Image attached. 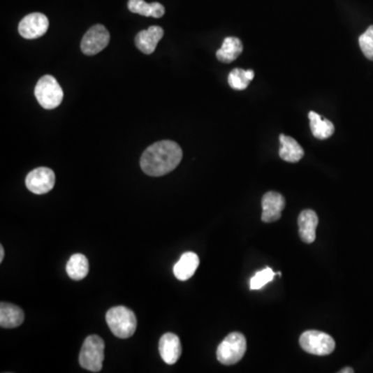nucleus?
<instances>
[{
    "label": "nucleus",
    "mask_w": 373,
    "mask_h": 373,
    "mask_svg": "<svg viewBox=\"0 0 373 373\" xmlns=\"http://www.w3.org/2000/svg\"><path fill=\"white\" fill-rule=\"evenodd\" d=\"M183 159V151L175 141L163 140L145 149L140 159L143 173L151 177H162L175 170Z\"/></svg>",
    "instance_id": "f257e3e1"
},
{
    "label": "nucleus",
    "mask_w": 373,
    "mask_h": 373,
    "mask_svg": "<svg viewBox=\"0 0 373 373\" xmlns=\"http://www.w3.org/2000/svg\"><path fill=\"white\" fill-rule=\"evenodd\" d=\"M106 321L110 331L121 339L130 338L136 331V315L124 306H117L107 311Z\"/></svg>",
    "instance_id": "f03ea898"
},
{
    "label": "nucleus",
    "mask_w": 373,
    "mask_h": 373,
    "mask_svg": "<svg viewBox=\"0 0 373 373\" xmlns=\"http://www.w3.org/2000/svg\"><path fill=\"white\" fill-rule=\"evenodd\" d=\"M105 342L100 336L87 337L81 347L79 363L81 367L92 372H100L105 359Z\"/></svg>",
    "instance_id": "7ed1b4c3"
},
{
    "label": "nucleus",
    "mask_w": 373,
    "mask_h": 373,
    "mask_svg": "<svg viewBox=\"0 0 373 373\" xmlns=\"http://www.w3.org/2000/svg\"><path fill=\"white\" fill-rule=\"evenodd\" d=\"M247 349L245 336L239 332H233L225 337L219 344L217 359L223 365H235L243 359Z\"/></svg>",
    "instance_id": "20e7f679"
},
{
    "label": "nucleus",
    "mask_w": 373,
    "mask_h": 373,
    "mask_svg": "<svg viewBox=\"0 0 373 373\" xmlns=\"http://www.w3.org/2000/svg\"><path fill=\"white\" fill-rule=\"evenodd\" d=\"M36 100L43 108H57L64 98V92L57 79L50 75H45L36 83L34 89Z\"/></svg>",
    "instance_id": "39448f33"
},
{
    "label": "nucleus",
    "mask_w": 373,
    "mask_h": 373,
    "mask_svg": "<svg viewBox=\"0 0 373 373\" xmlns=\"http://www.w3.org/2000/svg\"><path fill=\"white\" fill-rule=\"evenodd\" d=\"M300 345L308 353L316 356H328L335 349V340L321 331L304 332L300 337Z\"/></svg>",
    "instance_id": "423d86ee"
},
{
    "label": "nucleus",
    "mask_w": 373,
    "mask_h": 373,
    "mask_svg": "<svg viewBox=\"0 0 373 373\" xmlns=\"http://www.w3.org/2000/svg\"><path fill=\"white\" fill-rule=\"evenodd\" d=\"M110 34L104 25L96 24L89 29L81 41V50L85 55H96L108 46Z\"/></svg>",
    "instance_id": "0eeeda50"
},
{
    "label": "nucleus",
    "mask_w": 373,
    "mask_h": 373,
    "mask_svg": "<svg viewBox=\"0 0 373 373\" xmlns=\"http://www.w3.org/2000/svg\"><path fill=\"white\" fill-rule=\"evenodd\" d=\"M25 184L27 189L34 194H46L54 188V171L48 167H38L27 175Z\"/></svg>",
    "instance_id": "6e6552de"
},
{
    "label": "nucleus",
    "mask_w": 373,
    "mask_h": 373,
    "mask_svg": "<svg viewBox=\"0 0 373 373\" xmlns=\"http://www.w3.org/2000/svg\"><path fill=\"white\" fill-rule=\"evenodd\" d=\"M49 20L42 13L27 15L19 23L18 31L22 38L34 40L41 38L48 31Z\"/></svg>",
    "instance_id": "1a4fd4ad"
},
{
    "label": "nucleus",
    "mask_w": 373,
    "mask_h": 373,
    "mask_svg": "<svg viewBox=\"0 0 373 373\" xmlns=\"http://www.w3.org/2000/svg\"><path fill=\"white\" fill-rule=\"evenodd\" d=\"M263 207V215L261 220L265 223L275 222L281 218L283 210L285 207V199L280 193L271 192L265 193L261 200Z\"/></svg>",
    "instance_id": "9d476101"
},
{
    "label": "nucleus",
    "mask_w": 373,
    "mask_h": 373,
    "mask_svg": "<svg viewBox=\"0 0 373 373\" xmlns=\"http://www.w3.org/2000/svg\"><path fill=\"white\" fill-rule=\"evenodd\" d=\"M159 351L163 361L168 365H173L179 361L182 355V344L179 336L166 333L161 337Z\"/></svg>",
    "instance_id": "9b49d317"
},
{
    "label": "nucleus",
    "mask_w": 373,
    "mask_h": 373,
    "mask_svg": "<svg viewBox=\"0 0 373 373\" xmlns=\"http://www.w3.org/2000/svg\"><path fill=\"white\" fill-rule=\"evenodd\" d=\"M163 36H164V31L162 27H151L147 31L137 34L135 38V45L145 54H152L156 50L158 43L162 40Z\"/></svg>",
    "instance_id": "f8f14e48"
},
{
    "label": "nucleus",
    "mask_w": 373,
    "mask_h": 373,
    "mask_svg": "<svg viewBox=\"0 0 373 373\" xmlns=\"http://www.w3.org/2000/svg\"><path fill=\"white\" fill-rule=\"evenodd\" d=\"M300 237L306 244H312L316 239V228L319 225V217L312 210L301 212L298 218Z\"/></svg>",
    "instance_id": "ddd939ff"
},
{
    "label": "nucleus",
    "mask_w": 373,
    "mask_h": 373,
    "mask_svg": "<svg viewBox=\"0 0 373 373\" xmlns=\"http://www.w3.org/2000/svg\"><path fill=\"white\" fill-rule=\"evenodd\" d=\"M24 321V312L14 304H0V326L6 329L19 327Z\"/></svg>",
    "instance_id": "4468645a"
},
{
    "label": "nucleus",
    "mask_w": 373,
    "mask_h": 373,
    "mask_svg": "<svg viewBox=\"0 0 373 373\" xmlns=\"http://www.w3.org/2000/svg\"><path fill=\"white\" fill-rule=\"evenodd\" d=\"M199 265V257L194 252H186L173 268L175 277L181 281L190 279Z\"/></svg>",
    "instance_id": "2eb2a0df"
},
{
    "label": "nucleus",
    "mask_w": 373,
    "mask_h": 373,
    "mask_svg": "<svg viewBox=\"0 0 373 373\" xmlns=\"http://www.w3.org/2000/svg\"><path fill=\"white\" fill-rule=\"evenodd\" d=\"M281 149L280 158L289 163H297L304 156V149L301 145L293 138L286 135H280Z\"/></svg>",
    "instance_id": "dca6fc26"
},
{
    "label": "nucleus",
    "mask_w": 373,
    "mask_h": 373,
    "mask_svg": "<svg viewBox=\"0 0 373 373\" xmlns=\"http://www.w3.org/2000/svg\"><path fill=\"white\" fill-rule=\"evenodd\" d=\"M243 52V44L235 36H227L223 41L222 47L217 51V59L221 62L229 64L237 59Z\"/></svg>",
    "instance_id": "f3484780"
},
{
    "label": "nucleus",
    "mask_w": 373,
    "mask_h": 373,
    "mask_svg": "<svg viewBox=\"0 0 373 373\" xmlns=\"http://www.w3.org/2000/svg\"><path fill=\"white\" fill-rule=\"evenodd\" d=\"M89 263L87 257L80 253L72 255L66 263V273L73 280H82L89 275Z\"/></svg>",
    "instance_id": "a211bd4d"
},
{
    "label": "nucleus",
    "mask_w": 373,
    "mask_h": 373,
    "mask_svg": "<svg viewBox=\"0 0 373 373\" xmlns=\"http://www.w3.org/2000/svg\"><path fill=\"white\" fill-rule=\"evenodd\" d=\"M128 8L129 10L134 14L153 18H161L165 14L164 6L159 2L147 3L145 0H129Z\"/></svg>",
    "instance_id": "6ab92c4d"
},
{
    "label": "nucleus",
    "mask_w": 373,
    "mask_h": 373,
    "mask_svg": "<svg viewBox=\"0 0 373 373\" xmlns=\"http://www.w3.org/2000/svg\"><path fill=\"white\" fill-rule=\"evenodd\" d=\"M308 117H309L311 132L315 138L325 140L334 134L335 126L332 122L323 119L314 111H310Z\"/></svg>",
    "instance_id": "aec40b11"
},
{
    "label": "nucleus",
    "mask_w": 373,
    "mask_h": 373,
    "mask_svg": "<svg viewBox=\"0 0 373 373\" xmlns=\"http://www.w3.org/2000/svg\"><path fill=\"white\" fill-rule=\"evenodd\" d=\"M254 78V71L233 68L228 75V83L231 89L244 91L247 89L250 81Z\"/></svg>",
    "instance_id": "412c9836"
},
{
    "label": "nucleus",
    "mask_w": 373,
    "mask_h": 373,
    "mask_svg": "<svg viewBox=\"0 0 373 373\" xmlns=\"http://www.w3.org/2000/svg\"><path fill=\"white\" fill-rule=\"evenodd\" d=\"M276 273L271 269V268H265V270L257 272L250 281V288L252 291H257V289L263 288L268 283L274 280Z\"/></svg>",
    "instance_id": "4be33fe9"
},
{
    "label": "nucleus",
    "mask_w": 373,
    "mask_h": 373,
    "mask_svg": "<svg viewBox=\"0 0 373 373\" xmlns=\"http://www.w3.org/2000/svg\"><path fill=\"white\" fill-rule=\"evenodd\" d=\"M359 45L363 54L370 61H373V25L360 36Z\"/></svg>",
    "instance_id": "5701e85b"
},
{
    "label": "nucleus",
    "mask_w": 373,
    "mask_h": 373,
    "mask_svg": "<svg viewBox=\"0 0 373 373\" xmlns=\"http://www.w3.org/2000/svg\"><path fill=\"white\" fill-rule=\"evenodd\" d=\"M3 257H4V249L2 247V246H0V263H2L3 261Z\"/></svg>",
    "instance_id": "b1692460"
},
{
    "label": "nucleus",
    "mask_w": 373,
    "mask_h": 373,
    "mask_svg": "<svg viewBox=\"0 0 373 373\" xmlns=\"http://www.w3.org/2000/svg\"><path fill=\"white\" fill-rule=\"evenodd\" d=\"M353 370H351V368H344V370H340V373H353Z\"/></svg>",
    "instance_id": "393cba45"
}]
</instances>
